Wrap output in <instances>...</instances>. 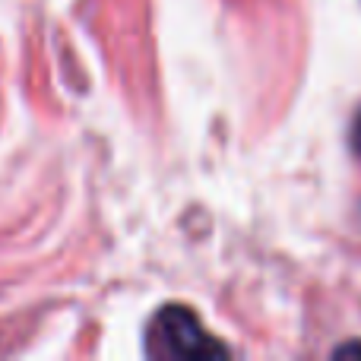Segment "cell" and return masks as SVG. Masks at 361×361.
<instances>
[{"mask_svg": "<svg viewBox=\"0 0 361 361\" xmlns=\"http://www.w3.org/2000/svg\"><path fill=\"white\" fill-rule=\"evenodd\" d=\"M333 355H343V358H352V355H361V343H349V345H339Z\"/></svg>", "mask_w": 361, "mask_h": 361, "instance_id": "cell-3", "label": "cell"}, {"mask_svg": "<svg viewBox=\"0 0 361 361\" xmlns=\"http://www.w3.org/2000/svg\"><path fill=\"white\" fill-rule=\"evenodd\" d=\"M352 149H355L358 159H361V108H358L355 121H352Z\"/></svg>", "mask_w": 361, "mask_h": 361, "instance_id": "cell-2", "label": "cell"}, {"mask_svg": "<svg viewBox=\"0 0 361 361\" xmlns=\"http://www.w3.org/2000/svg\"><path fill=\"white\" fill-rule=\"evenodd\" d=\"M146 352L156 358H225L231 355L212 333L203 330L200 317L190 307L169 305L152 317L146 333Z\"/></svg>", "mask_w": 361, "mask_h": 361, "instance_id": "cell-1", "label": "cell"}]
</instances>
